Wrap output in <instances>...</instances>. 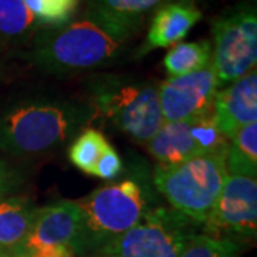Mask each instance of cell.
<instances>
[{"mask_svg": "<svg viewBox=\"0 0 257 257\" xmlns=\"http://www.w3.org/2000/svg\"><path fill=\"white\" fill-rule=\"evenodd\" d=\"M92 110L140 143H147L165 123L155 83L101 80L94 89Z\"/></svg>", "mask_w": 257, "mask_h": 257, "instance_id": "277c9868", "label": "cell"}, {"mask_svg": "<svg viewBox=\"0 0 257 257\" xmlns=\"http://www.w3.org/2000/svg\"><path fill=\"white\" fill-rule=\"evenodd\" d=\"M93 114L72 101L26 99L0 109V150L13 156L45 153L62 145Z\"/></svg>", "mask_w": 257, "mask_h": 257, "instance_id": "6da1fadb", "label": "cell"}, {"mask_svg": "<svg viewBox=\"0 0 257 257\" xmlns=\"http://www.w3.org/2000/svg\"><path fill=\"white\" fill-rule=\"evenodd\" d=\"M40 28L23 0H0V40L23 42Z\"/></svg>", "mask_w": 257, "mask_h": 257, "instance_id": "e0dca14e", "label": "cell"}, {"mask_svg": "<svg viewBox=\"0 0 257 257\" xmlns=\"http://www.w3.org/2000/svg\"><path fill=\"white\" fill-rule=\"evenodd\" d=\"M226 167L227 173L257 177V121L240 128L230 140Z\"/></svg>", "mask_w": 257, "mask_h": 257, "instance_id": "d6986e66", "label": "cell"}, {"mask_svg": "<svg viewBox=\"0 0 257 257\" xmlns=\"http://www.w3.org/2000/svg\"><path fill=\"white\" fill-rule=\"evenodd\" d=\"M227 152L189 159L172 166L157 165L153 180L167 202L196 224H204L227 177Z\"/></svg>", "mask_w": 257, "mask_h": 257, "instance_id": "3957f363", "label": "cell"}, {"mask_svg": "<svg viewBox=\"0 0 257 257\" xmlns=\"http://www.w3.org/2000/svg\"><path fill=\"white\" fill-rule=\"evenodd\" d=\"M124 43L86 16L37 36L28 59L46 73H79L113 62Z\"/></svg>", "mask_w": 257, "mask_h": 257, "instance_id": "7a4b0ae2", "label": "cell"}, {"mask_svg": "<svg viewBox=\"0 0 257 257\" xmlns=\"http://www.w3.org/2000/svg\"><path fill=\"white\" fill-rule=\"evenodd\" d=\"M0 257H10V256H8V254H5L3 251H0Z\"/></svg>", "mask_w": 257, "mask_h": 257, "instance_id": "603a6c76", "label": "cell"}, {"mask_svg": "<svg viewBox=\"0 0 257 257\" xmlns=\"http://www.w3.org/2000/svg\"><path fill=\"white\" fill-rule=\"evenodd\" d=\"M211 64V42L177 43L166 53L163 66L170 77H179L206 69Z\"/></svg>", "mask_w": 257, "mask_h": 257, "instance_id": "2e32d148", "label": "cell"}, {"mask_svg": "<svg viewBox=\"0 0 257 257\" xmlns=\"http://www.w3.org/2000/svg\"><path fill=\"white\" fill-rule=\"evenodd\" d=\"M83 216V250L101 248L139 224L147 213L146 197L133 180L109 184L79 202Z\"/></svg>", "mask_w": 257, "mask_h": 257, "instance_id": "5b68a950", "label": "cell"}, {"mask_svg": "<svg viewBox=\"0 0 257 257\" xmlns=\"http://www.w3.org/2000/svg\"><path fill=\"white\" fill-rule=\"evenodd\" d=\"M229 149V140L221 135L211 114L180 121H165L147 142V150L162 166H172L189 159Z\"/></svg>", "mask_w": 257, "mask_h": 257, "instance_id": "ba28073f", "label": "cell"}, {"mask_svg": "<svg viewBox=\"0 0 257 257\" xmlns=\"http://www.w3.org/2000/svg\"><path fill=\"white\" fill-rule=\"evenodd\" d=\"M101 257H106V256H101Z\"/></svg>", "mask_w": 257, "mask_h": 257, "instance_id": "cb8c5ba5", "label": "cell"}, {"mask_svg": "<svg viewBox=\"0 0 257 257\" xmlns=\"http://www.w3.org/2000/svg\"><path fill=\"white\" fill-rule=\"evenodd\" d=\"M214 237L254 239L257 233V180L254 176L227 173L220 196L204 221Z\"/></svg>", "mask_w": 257, "mask_h": 257, "instance_id": "9c48e42d", "label": "cell"}, {"mask_svg": "<svg viewBox=\"0 0 257 257\" xmlns=\"http://www.w3.org/2000/svg\"><path fill=\"white\" fill-rule=\"evenodd\" d=\"M241 246L234 240L194 233L179 257H240Z\"/></svg>", "mask_w": 257, "mask_h": 257, "instance_id": "44dd1931", "label": "cell"}, {"mask_svg": "<svg viewBox=\"0 0 257 257\" xmlns=\"http://www.w3.org/2000/svg\"><path fill=\"white\" fill-rule=\"evenodd\" d=\"M59 247L70 248L76 254L83 250V216L79 202L62 200L36 209L23 257Z\"/></svg>", "mask_w": 257, "mask_h": 257, "instance_id": "8fae6325", "label": "cell"}, {"mask_svg": "<svg viewBox=\"0 0 257 257\" xmlns=\"http://www.w3.org/2000/svg\"><path fill=\"white\" fill-rule=\"evenodd\" d=\"M211 67L219 86L230 84L256 69L257 13L254 3H241L211 23Z\"/></svg>", "mask_w": 257, "mask_h": 257, "instance_id": "8992f818", "label": "cell"}, {"mask_svg": "<svg viewBox=\"0 0 257 257\" xmlns=\"http://www.w3.org/2000/svg\"><path fill=\"white\" fill-rule=\"evenodd\" d=\"M211 116L227 140L240 128L257 121V72L244 74L216 93Z\"/></svg>", "mask_w": 257, "mask_h": 257, "instance_id": "7c38bea8", "label": "cell"}, {"mask_svg": "<svg viewBox=\"0 0 257 257\" xmlns=\"http://www.w3.org/2000/svg\"><path fill=\"white\" fill-rule=\"evenodd\" d=\"M42 28H62L70 23L80 0H23Z\"/></svg>", "mask_w": 257, "mask_h": 257, "instance_id": "ffe728a7", "label": "cell"}, {"mask_svg": "<svg viewBox=\"0 0 257 257\" xmlns=\"http://www.w3.org/2000/svg\"><path fill=\"white\" fill-rule=\"evenodd\" d=\"M194 221L176 210L153 209L142 221L101 248L106 257H179Z\"/></svg>", "mask_w": 257, "mask_h": 257, "instance_id": "52a82bcc", "label": "cell"}, {"mask_svg": "<svg viewBox=\"0 0 257 257\" xmlns=\"http://www.w3.org/2000/svg\"><path fill=\"white\" fill-rule=\"evenodd\" d=\"M18 173L6 162L0 160V200L8 197L18 186Z\"/></svg>", "mask_w": 257, "mask_h": 257, "instance_id": "7402d4cb", "label": "cell"}, {"mask_svg": "<svg viewBox=\"0 0 257 257\" xmlns=\"http://www.w3.org/2000/svg\"><path fill=\"white\" fill-rule=\"evenodd\" d=\"M113 146L96 128H86L69 149V159L83 173L96 176V170Z\"/></svg>", "mask_w": 257, "mask_h": 257, "instance_id": "ac0fdd59", "label": "cell"}, {"mask_svg": "<svg viewBox=\"0 0 257 257\" xmlns=\"http://www.w3.org/2000/svg\"><path fill=\"white\" fill-rule=\"evenodd\" d=\"M170 2L177 0H89L86 16L127 42L149 15Z\"/></svg>", "mask_w": 257, "mask_h": 257, "instance_id": "4fadbf2b", "label": "cell"}, {"mask_svg": "<svg viewBox=\"0 0 257 257\" xmlns=\"http://www.w3.org/2000/svg\"><path fill=\"white\" fill-rule=\"evenodd\" d=\"M36 207L25 197L8 196L0 200V251L23 257Z\"/></svg>", "mask_w": 257, "mask_h": 257, "instance_id": "9a60e30c", "label": "cell"}, {"mask_svg": "<svg viewBox=\"0 0 257 257\" xmlns=\"http://www.w3.org/2000/svg\"><path fill=\"white\" fill-rule=\"evenodd\" d=\"M200 19L202 12L194 6L192 0H177L163 5L152 18L140 55H146L156 49L175 46L189 35Z\"/></svg>", "mask_w": 257, "mask_h": 257, "instance_id": "5bb4252c", "label": "cell"}, {"mask_svg": "<svg viewBox=\"0 0 257 257\" xmlns=\"http://www.w3.org/2000/svg\"><path fill=\"white\" fill-rule=\"evenodd\" d=\"M219 87V80L211 64L199 72L169 77L159 83L157 94L163 120L180 121L211 114Z\"/></svg>", "mask_w": 257, "mask_h": 257, "instance_id": "30bf717a", "label": "cell"}]
</instances>
